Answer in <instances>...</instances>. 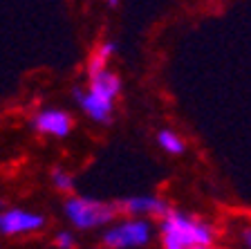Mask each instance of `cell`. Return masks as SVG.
<instances>
[{"label":"cell","mask_w":251,"mask_h":249,"mask_svg":"<svg viewBox=\"0 0 251 249\" xmlns=\"http://www.w3.org/2000/svg\"><path fill=\"white\" fill-rule=\"evenodd\" d=\"M159 231L173 236L188 249L211 247L215 240V231L211 224L202 222L198 218H191V216H186L182 211H168L162 218V229Z\"/></svg>","instance_id":"6da1fadb"},{"label":"cell","mask_w":251,"mask_h":249,"mask_svg":"<svg viewBox=\"0 0 251 249\" xmlns=\"http://www.w3.org/2000/svg\"><path fill=\"white\" fill-rule=\"evenodd\" d=\"M117 207L108 202H99L92 197H70L65 202V218L70 220V224L81 231H90V229L105 227L115 220Z\"/></svg>","instance_id":"7a4b0ae2"},{"label":"cell","mask_w":251,"mask_h":249,"mask_svg":"<svg viewBox=\"0 0 251 249\" xmlns=\"http://www.w3.org/2000/svg\"><path fill=\"white\" fill-rule=\"evenodd\" d=\"M152 238V227L141 218H128L112 224L101 234V245L105 249H137L148 245Z\"/></svg>","instance_id":"3957f363"},{"label":"cell","mask_w":251,"mask_h":249,"mask_svg":"<svg viewBox=\"0 0 251 249\" xmlns=\"http://www.w3.org/2000/svg\"><path fill=\"white\" fill-rule=\"evenodd\" d=\"M45 218L27 209H7L0 211V234L2 236H23L43 229Z\"/></svg>","instance_id":"277c9868"},{"label":"cell","mask_w":251,"mask_h":249,"mask_svg":"<svg viewBox=\"0 0 251 249\" xmlns=\"http://www.w3.org/2000/svg\"><path fill=\"white\" fill-rule=\"evenodd\" d=\"M117 211L128 213L130 218H141V216H157V218H164L171 209L168 202L157 195H137V197H128V200H121L119 204H115Z\"/></svg>","instance_id":"5b68a950"},{"label":"cell","mask_w":251,"mask_h":249,"mask_svg":"<svg viewBox=\"0 0 251 249\" xmlns=\"http://www.w3.org/2000/svg\"><path fill=\"white\" fill-rule=\"evenodd\" d=\"M34 128L43 135H54V137H65L72 130V119L70 114H65L63 110H41L34 117Z\"/></svg>","instance_id":"8992f818"},{"label":"cell","mask_w":251,"mask_h":249,"mask_svg":"<svg viewBox=\"0 0 251 249\" xmlns=\"http://www.w3.org/2000/svg\"><path fill=\"white\" fill-rule=\"evenodd\" d=\"M74 97L78 99V106H81V110L88 114L90 119L99 121V124H105V121L110 119L112 104H108V101L94 97V94H90V92H81V90H74Z\"/></svg>","instance_id":"52a82bcc"},{"label":"cell","mask_w":251,"mask_h":249,"mask_svg":"<svg viewBox=\"0 0 251 249\" xmlns=\"http://www.w3.org/2000/svg\"><path fill=\"white\" fill-rule=\"evenodd\" d=\"M90 79H92V83H90V94H94V97H99V99H103V101H108V104H112V99H115L121 90L119 77L108 72V70H103V72H99L97 77H90Z\"/></svg>","instance_id":"ba28073f"},{"label":"cell","mask_w":251,"mask_h":249,"mask_svg":"<svg viewBox=\"0 0 251 249\" xmlns=\"http://www.w3.org/2000/svg\"><path fill=\"white\" fill-rule=\"evenodd\" d=\"M115 54V45L112 43H103V45L97 50V52L92 54V58H90V77H97L99 72H103L105 65H108V58Z\"/></svg>","instance_id":"9c48e42d"},{"label":"cell","mask_w":251,"mask_h":249,"mask_svg":"<svg viewBox=\"0 0 251 249\" xmlns=\"http://www.w3.org/2000/svg\"><path fill=\"white\" fill-rule=\"evenodd\" d=\"M157 139H159V146H162L166 153H171V155H182L184 148H186L184 139L177 133H173V130H162V133L157 135Z\"/></svg>","instance_id":"30bf717a"},{"label":"cell","mask_w":251,"mask_h":249,"mask_svg":"<svg viewBox=\"0 0 251 249\" xmlns=\"http://www.w3.org/2000/svg\"><path fill=\"white\" fill-rule=\"evenodd\" d=\"M52 182H54V187H56L58 191H63V193H72L74 191L72 175H70L68 171H63V168H54L52 171Z\"/></svg>","instance_id":"8fae6325"},{"label":"cell","mask_w":251,"mask_h":249,"mask_svg":"<svg viewBox=\"0 0 251 249\" xmlns=\"http://www.w3.org/2000/svg\"><path fill=\"white\" fill-rule=\"evenodd\" d=\"M54 245H56L58 249H74L76 247V236H74L72 231H58V234L54 236Z\"/></svg>","instance_id":"7c38bea8"},{"label":"cell","mask_w":251,"mask_h":249,"mask_svg":"<svg viewBox=\"0 0 251 249\" xmlns=\"http://www.w3.org/2000/svg\"><path fill=\"white\" fill-rule=\"evenodd\" d=\"M162 249H188V247H184L179 240H175L173 236H168V234H162Z\"/></svg>","instance_id":"4fadbf2b"},{"label":"cell","mask_w":251,"mask_h":249,"mask_svg":"<svg viewBox=\"0 0 251 249\" xmlns=\"http://www.w3.org/2000/svg\"><path fill=\"white\" fill-rule=\"evenodd\" d=\"M242 243H245L247 249H251V227H247L245 231H242Z\"/></svg>","instance_id":"5bb4252c"},{"label":"cell","mask_w":251,"mask_h":249,"mask_svg":"<svg viewBox=\"0 0 251 249\" xmlns=\"http://www.w3.org/2000/svg\"><path fill=\"white\" fill-rule=\"evenodd\" d=\"M204 249H222V247H215V245H211V247H204Z\"/></svg>","instance_id":"9a60e30c"},{"label":"cell","mask_w":251,"mask_h":249,"mask_svg":"<svg viewBox=\"0 0 251 249\" xmlns=\"http://www.w3.org/2000/svg\"><path fill=\"white\" fill-rule=\"evenodd\" d=\"M108 2H110V5H117V2H119V0H108Z\"/></svg>","instance_id":"2e32d148"},{"label":"cell","mask_w":251,"mask_h":249,"mask_svg":"<svg viewBox=\"0 0 251 249\" xmlns=\"http://www.w3.org/2000/svg\"><path fill=\"white\" fill-rule=\"evenodd\" d=\"M2 207H5V202H2V200H0V209H2Z\"/></svg>","instance_id":"e0dca14e"}]
</instances>
